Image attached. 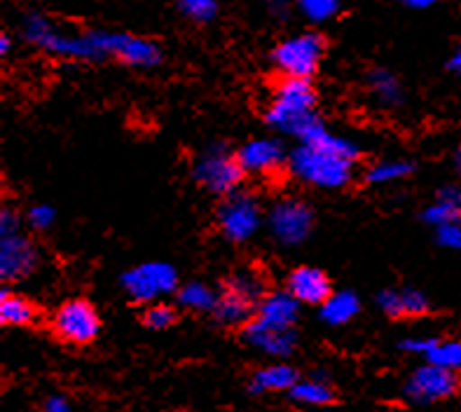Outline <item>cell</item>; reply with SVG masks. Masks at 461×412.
<instances>
[{
	"mask_svg": "<svg viewBox=\"0 0 461 412\" xmlns=\"http://www.w3.org/2000/svg\"><path fill=\"white\" fill-rule=\"evenodd\" d=\"M314 105L316 92L310 80L284 78L276 85L275 96H272L267 113H265V120H267L269 127L303 139L304 132L319 120L314 113Z\"/></svg>",
	"mask_w": 461,
	"mask_h": 412,
	"instance_id": "cell-2",
	"label": "cell"
},
{
	"mask_svg": "<svg viewBox=\"0 0 461 412\" xmlns=\"http://www.w3.org/2000/svg\"><path fill=\"white\" fill-rule=\"evenodd\" d=\"M288 167H291L293 176H298L303 183L323 188V190L345 188L354 174V160L304 143H300V148L291 152Z\"/></svg>",
	"mask_w": 461,
	"mask_h": 412,
	"instance_id": "cell-3",
	"label": "cell"
},
{
	"mask_svg": "<svg viewBox=\"0 0 461 412\" xmlns=\"http://www.w3.org/2000/svg\"><path fill=\"white\" fill-rule=\"evenodd\" d=\"M358 309H361V302H358L357 293L339 290L321 305V319L330 325H345L357 316Z\"/></svg>",
	"mask_w": 461,
	"mask_h": 412,
	"instance_id": "cell-21",
	"label": "cell"
},
{
	"mask_svg": "<svg viewBox=\"0 0 461 412\" xmlns=\"http://www.w3.org/2000/svg\"><path fill=\"white\" fill-rule=\"evenodd\" d=\"M265 3H267V10L272 12V17H279V19L286 17L288 5H291L288 0H265Z\"/></svg>",
	"mask_w": 461,
	"mask_h": 412,
	"instance_id": "cell-36",
	"label": "cell"
},
{
	"mask_svg": "<svg viewBox=\"0 0 461 412\" xmlns=\"http://www.w3.org/2000/svg\"><path fill=\"white\" fill-rule=\"evenodd\" d=\"M288 394H291L293 401L300 403L303 407H312V410L335 403V389L321 378L298 380Z\"/></svg>",
	"mask_w": 461,
	"mask_h": 412,
	"instance_id": "cell-19",
	"label": "cell"
},
{
	"mask_svg": "<svg viewBox=\"0 0 461 412\" xmlns=\"http://www.w3.org/2000/svg\"><path fill=\"white\" fill-rule=\"evenodd\" d=\"M314 214L300 199H281L269 211V227L281 244L298 246L310 237Z\"/></svg>",
	"mask_w": 461,
	"mask_h": 412,
	"instance_id": "cell-9",
	"label": "cell"
},
{
	"mask_svg": "<svg viewBox=\"0 0 461 412\" xmlns=\"http://www.w3.org/2000/svg\"><path fill=\"white\" fill-rule=\"evenodd\" d=\"M288 293H291L300 305H319L321 307L328 298L333 296L330 281L326 274L316 268H298L288 277Z\"/></svg>",
	"mask_w": 461,
	"mask_h": 412,
	"instance_id": "cell-14",
	"label": "cell"
},
{
	"mask_svg": "<svg viewBox=\"0 0 461 412\" xmlns=\"http://www.w3.org/2000/svg\"><path fill=\"white\" fill-rule=\"evenodd\" d=\"M178 286V274L169 262H143L122 274V288L136 302H150Z\"/></svg>",
	"mask_w": 461,
	"mask_h": 412,
	"instance_id": "cell-7",
	"label": "cell"
},
{
	"mask_svg": "<svg viewBox=\"0 0 461 412\" xmlns=\"http://www.w3.org/2000/svg\"><path fill=\"white\" fill-rule=\"evenodd\" d=\"M429 363L440 366L445 371L459 372L461 371V340H445V343H436L431 349V354L427 356Z\"/></svg>",
	"mask_w": 461,
	"mask_h": 412,
	"instance_id": "cell-26",
	"label": "cell"
},
{
	"mask_svg": "<svg viewBox=\"0 0 461 412\" xmlns=\"http://www.w3.org/2000/svg\"><path fill=\"white\" fill-rule=\"evenodd\" d=\"M10 47H12L10 38H7L5 33L0 35V54H3V57H5V54H7V50H10Z\"/></svg>",
	"mask_w": 461,
	"mask_h": 412,
	"instance_id": "cell-39",
	"label": "cell"
},
{
	"mask_svg": "<svg viewBox=\"0 0 461 412\" xmlns=\"http://www.w3.org/2000/svg\"><path fill=\"white\" fill-rule=\"evenodd\" d=\"M300 141H303L304 145H314V148H321V151L333 152V155L347 157V160H357L358 155L357 145L351 143L349 139H342V136H335L333 132H328V129L323 127L321 120H316V123L304 132Z\"/></svg>",
	"mask_w": 461,
	"mask_h": 412,
	"instance_id": "cell-18",
	"label": "cell"
},
{
	"mask_svg": "<svg viewBox=\"0 0 461 412\" xmlns=\"http://www.w3.org/2000/svg\"><path fill=\"white\" fill-rule=\"evenodd\" d=\"M455 162H456V169H459V174H461V145H459V151H456V155H455Z\"/></svg>",
	"mask_w": 461,
	"mask_h": 412,
	"instance_id": "cell-40",
	"label": "cell"
},
{
	"mask_svg": "<svg viewBox=\"0 0 461 412\" xmlns=\"http://www.w3.org/2000/svg\"><path fill=\"white\" fill-rule=\"evenodd\" d=\"M23 38L54 57L77 59V61H104V59L122 61L131 33H115V31L68 33V31L57 29L42 14H29L23 19Z\"/></svg>",
	"mask_w": 461,
	"mask_h": 412,
	"instance_id": "cell-1",
	"label": "cell"
},
{
	"mask_svg": "<svg viewBox=\"0 0 461 412\" xmlns=\"http://www.w3.org/2000/svg\"><path fill=\"white\" fill-rule=\"evenodd\" d=\"M41 262V253L29 237L22 233L0 237V277L5 281L29 277Z\"/></svg>",
	"mask_w": 461,
	"mask_h": 412,
	"instance_id": "cell-11",
	"label": "cell"
},
{
	"mask_svg": "<svg viewBox=\"0 0 461 412\" xmlns=\"http://www.w3.org/2000/svg\"><path fill=\"white\" fill-rule=\"evenodd\" d=\"M323 52H326V41L323 35L314 33H300L281 41L272 50V61L279 69L284 78H300V80H312L319 64H321Z\"/></svg>",
	"mask_w": 461,
	"mask_h": 412,
	"instance_id": "cell-4",
	"label": "cell"
},
{
	"mask_svg": "<svg viewBox=\"0 0 461 412\" xmlns=\"http://www.w3.org/2000/svg\"><path fill=\"white\" fill-rule=\"evenodd\" d=\"M303 412H323V410H319V407H316V410H312V407H304Z\"/></svg>",
	"mask_w": 461,
	"mask_h": 412,
	"instance_id": "cell-41",
	"label": "cell"
},
{
	"mask_svg": "<svg viewBox=\"0 0 461 412\" xmlns=\"http://www.w3.org/2000/svg\"><path fill=\"white\" fill-rule=\"evenodd\" d=\"M143 324H146L148 328H152V331H167V328H171V325L176 324L174 307L164 305V302H155V305H150V307L146 309V314H143Z\"/></svg>",
	"mask_w": 461,
	"mask_h": 412,
	"instance_id": "cell-30",
	"label": "cell"
},
{
	"mask_svg": "<svg viewBox=\"0 0 461 412\" xmlns=\"http://www.w3.org/2000/svg\"><path fill=\"white\" fill-rule=\"evenodd\" d=\"M377 305L392 319H401V316H424L429 312L427 296L417 288L384 290V293L377 296Z\"/></svg>",
	"mask_w": 461,
	"mask_h": 412,
	"instance_id": "cell-16",
	"label": "cell"
},
{
	"mask_svg": "<svg viewBox=\"0 0 461 412\" xmlns=\"http://www.w3.org/2000/svg\"><path fill=\"white\" fill-rule=\"evenodd\" d=\"M35 316H38V312L31 305V300L14 296V293H7V290L0 293V324L3 325L23 328V325L33 324Z\"/></svg>",
	"mask_w": 461,
	"mask_h": 412,
	"instance_id": "cell-22",
	"label": "cell"
},
{
	"mask_svg": "<svg viewBox=\"0 0 461 412\" xmlns=\"http://www.w3.org/2000/svg\"><path fill=\"white\" fill-rule=\"evenodd\" d=\"M19 233V218L14 211L5 209L0 214V237H10V234Z\"/></svg>",
	"mask_w": 461,
	"mask_h": 412,
	"instance_id": "cell-34",
	"label": "cell"
},
{
	"mask_svg": "<svg viewBox=\"0 0 461 412\" xmlns=\"http://www.w3.org/2000/svg\"><path fill=\"white\" fill-rule=\"evenodd\" d=\"M225 290H232L237 296L246 298V300H251L253 305H260L267 293H265V284H263V277L253 270H241V272H234L232 277L228 279V286Z\"/></svg>",
	"mask_w": 461,
	"mask_h": 412,
	"instance_id": "cell-24",
	"label": "cell"
},
{
	"mask_svg": "<svg viewBox=\"0 0 461 412\" xmlns=\"http://www.w3.org/2000/svg\"><path fill=\"white\" fill-rule=\"evenodd\" d=\"M26 218H29V225L33 230H47V227L54 225V209L47 204H35L29 209Z\"/></svg>",
	"mask_w": 461,
	"mask_h": 412,
	"instance_id": "cell-31",
	"label": "cell"
},
{
	"mask_svg": "<svg viewBox=\"0 0 461 412\" xmlns=\"http://www.w3.org/2000/svg\"><path fill=\"white\" fill-rule=\"evenodd\" d=\"M218 227L230 242H246L260 227V206L258 199L249 192H232L221 211H218Z\"/></svg>",
	"mask_w": 461,
	"mask_h": 412,
	"instance_id": "cell-8",
	"label": "cell"
},
{
	"mask_svg": "<svg viewBox=\"0 0 461 412\" xmlns=\"http://www.w3.org/2000/svg\"><path fill=\"white\" fill-rule=\"evenodd\" d=\"M244 340L272 356H288L295 349L293 328H272V325L258 321L256 316L244 325Z\"/></svg>",
	"mask_w": 461,
	"mask_h": 412,
	"instance_id": "cell-13",
	"label": "cell"
},
{
	"mask_svg": "<svg viewBox=\"0 0 461 412\" xmlns=\"http://www.w3.org/2000/svg\"><path fill=\"white\" fill-rule=\"evenodd\" d=\"M298 10L314 23L330 22L342 10V0H295Z\"/></svg>",
	"mask_w": 461,
	"mask_h": 412,
	"instance_id": "cell-28",
	"label": "cell"
},
{
	"mask_svg": "<svg viewBox=\"0 0 461 412\" xmlns=\"http://www.w3.org/2000/svg\"><path fill=\"white\" fill-rule=\"evenodd\" d=\"M412 171V164L401 162V160H389V162H377L368 169V183L373 186H386L393 180H401Z\"/></svg>",
	"mask_w": 461,
	"mask_h": 412,
	"instance_id": "cell-27",
	"label": "cell"
},
{
	"mask_svg": "<svg viewBox=\"0 0 461 412\" xmlns=\"http://www.w3.org/2000/svg\"><path fill=\"white\" fill-rule=\"evenodd\" d=\"M241 169L246 174L253 176H272L276 174L284 162H286V152L284 145L275 139H253L244 143L237 152Z\"/></svg>",
	"mask_w": 461,
	"mask_h": 412,
	"instance_id": "cell-12",
	"label": "cell"
},
{
	"mask_svg": "<svg viewBox=\"0 0 461 412\" xmlns=\"http://www.w3.org/2000/svg\"><path fill=\"white\" fill-rule=\"evenodd\" d=\"M169 412H187V410H169Z\"/></svg>",
	"mask_w": 461,
	"mask_h": 412,
	"instance_id": "cell-42",
	"label": "cell"
},
{
	"mask_svg": "<svg viewBox=\"0 0 461 412\" xmlns=\"http://www.w3.org/2000/svg\"><path fill=\"white\" fill-rule=\"evenodd\" d=\"M438 230V242L440 246H447V249H461V221L455 218V221L445 223V225L436 227Z\"/></svg>",
	"mask_w": 461,
	"mask_h": 412,
	"instance_id": "cell-32",
	"label": "cell"
},
{
	"mask_svg": "<svg viewBox=\"0 0 461 412\" xmlns=\"http://www.w3.org/2000/svg\"><path fill=\"white\" fill-rule=\"evenodd\" d=\"M456 389H459L456 372L433 366L427 361V366L417 368L410 375L408 384H405V396L415 403H436L450 398Z\"/></svg>",
	"mask_w": 461,
	"mask_h": 412,
	"instance_id": "cell-10",
	"label": "cell"
},
{
	"mask_svg": "<svg viewBox=\"0 0 461 412\" xmlns=\"http://www.w3.org/2000/svg\"><path fill=\"white\" fill-rule=\"evenodd\" d=\"M256 309L258 305H253L251 300L237 296L232 290H225L213 312H216V321L221 325H246L256 316Z\"/></svg>",
	"mask_w": 461,
	"mask_h": 412,
	"instance_id": "cell-20",
	"label": "cell"
},
{
	"mask_svg": "<svg viewBox=\"0 0 461 412\" xmlns=\"http://www.w3.org/2000/svg\"><path fill=\"white\" fill-rule=\"evenodd\" d=\"M178 7L185 17L193 22L206 23L216 17L218 12V0H178Z\"/></svg>",
	"mask_w": 461,
	"mask_h": 412,
	"instance_id": "cell-29",
	"label": "cell"
},
{
	"mask_svg": "<svg viewBox=\"0 0 461 412\" xmlns=\"http://www.w3.org/2000/svg\"><path fill=\"white\" fill-rule=\"evenodd\" d=\"M42 412H70V403L66 401L64 396H50L42 403Z\"/></svg>",
	"mask_w": 461,
	"mask_h": 412,
	"instance_id": "cell-35",
	"label": "cell"
},
{
	"mask_svg": "<svg viewBox=\"0 0 461 412\" xmlns=\"http://www.w3.org/2000/svg\"><path fill=\"white\" fill-rule=\"evenodd\" d=\"M459 221H461V215H459Z\"/></svg>",
	"mask_w": 461,
	"mask_h": 412,
	"instance_id": "cell-43",
	"label": "cell"
},
{
	"mask_svg": "<svg viewBox=\"0 0 461 412\" xmlns=\"http://www.w3.org/2000/svg\"><path fill=\"white\" fill-rule=\"evenodd\" d=\"M218 300L221 296L204 281H190L178 290V302L190 312H213L218 307Z\"/></svg>",
	"mask_w": 461,
	"mask_h": 412,
	"instance_id": "cell-23",
	"label": "cell"
},
{
	"mask_svg": "<svg viewBox=\"0 0 461 412\" xmlns=\"http://www.w3.org/2000/svg\"><path fill=\"white\" fill-rule=\"evenodd\" d=\"M436 343H438V340H433V337H408V340L401 343V349L408 352V354H417L427 359V356L431 354V349L436 347Z\"/></svg>",
	"mask_w": 461,
	"mask_h": 412,
	"instance_id": "cell-33",
	"label": "cell"
},
{
	"mask_svg": "<svg viewBox=\"0 0 461 412\" xmlns=\"http://www.w3.org/2000/svg\"><path fill=\"white\" fill-rule=\"evenodd\" d=\"M298 312L300 302L288 290H276V293H267L260 300L256 309V319L272 325V328H293L298 321Z\"/></svg>",
	"mask_w": 461,
	"mask_h": 412,
	"instance_id": "cell-15",
	"label": "cell"
},
{
	"mask_svg": "<svg viewBox=\"0 0 461 412\" xmlns=\"http://www.w3.org/2000/svg\"><path fill=\"white\" fill-rule=\"evenodd\" d=\"M403 3L410 10H427V7H431L436 0H403Z\"/></svg>",
	"mask_w": 461,
	"mask_h": 412,
	"instance_id": "cell-37",
	"label": "cell"
},
{
	"mask_svg": "<svg viewBox=\"0 0 461 412\" xmlns=\"http://www.w3.org/2000/svg\"><path fill=\"white\" fill-rule=\"evenodd\" d=\"M52 328L59 335V340H64L68 344H77V347H85V344L94 343L99 337V312L94 309L92 302L76 298V300L64 302L57 309L52 319Z\"/></svg>",
	"mask_w": 461,
	"mask_h": 412,
	"instance_id": "cell-6",
	"label": "cell"
},
{
	"mask_svg": "<svg viewBox=\"0 0 461 412\" xmlns=\"http://www.w3.org/2000/svg\"><path fill=\"white\" fill-rule=\"evenodd\" d=\"M244 174L246 171L241 169L240 157L230 155L222 145L209 148L194 162V180L209 192H216V195H228V192L232 195V192H237Z\"/></svg>",
	"mask_w": 461,
	"mask_h": 412,
	"instance_id": "cell-5",
	"label": "cell"
},
{
	"mask_svg": "<svg viewBox=\"0 0 461 412\" xmlns=\"http://www.w3.org/2000/svg\"><path fill=\"white\" fill-rule=\"evenodd\" d=\"M370 89L377 96V101L384 105H398L401 99H403V94H401V85H398L396 76L389 73L384 69H375L368 78Z\"/></svg>",
	"mask_w": 461,
	"mask_h": 412,
	"instance_id": "cell-25",
	"label": "cell"
},
{
	"mask_svg": "<svg viewBox=\"0 0 461 412\" xmlns=\"http://www.w3.org/2000/svg\"><path fill=\"white\" fill-rule=\"evenodd\" d=\"M450 69L455 70L456 76L461 78V47H459V50H456V52H455V57L450 59Z\"/></svg>",
	"mask_w": 461,
	"mask_h": 412,
	"instance_id": "cell-38",
	"label": "cell"
},
{
	"mask_svg": "<svg viewBox=\"0 0 461 412\" xmlns=\"http://www.w3.org/2000/svg\"><path fill=\"white\" fill-rule=\"evenodd\" d=\"M298 371L286 363H272L260 371L253 372L251 378V394H275V391H291L298 382Z\"/></svg>",
	"mask_w": 461,
	"mask_h": 412,
	"instance_id": "cell-17",
	"label": "cell"
}]
</instances>
